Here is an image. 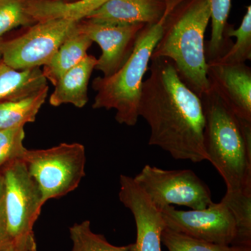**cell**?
Masks as SVG:
<instances>
[{"label": "cell", "instance_id": "1", "mask_svg": "<svg viewBox=\"0 0 251 251\" xmlns=\"http://www.w3.org/2000/svg\"><path fill=\"white\" fill-rule=\"evenodd\" d=\"M148 70L138 112L151 130L149 145L161 148L175 159L208 161L201 98L181 80L170 59H151Z\"/></svg>", "mask_w": 251, "mask_h": 251}, {"label": "cell", "instance_id": "2", "mask_svg": "<svg viewBox=\"0 0 251 251\" xmlns=\"http://www.w3.org/2000/svg\"><path fill=\"white\" fill-rule=\"evenodd\" d=\"M166 19L151 59H170L180 78L201 98L209 90L206 29L211 20L208 0H166Z\"/></svg>", "mask_w": 251, "mask_h": 251}, {"label": "cell", "instance_id": "3", "mask_svg": "<svg viewBox=\"0 0 251 251\" xmlns=\"http://www.w3.org/2000/svg\"><path fill=\"white\" fill-rule=\"evenodd\" d=\"M208 161L227 191L251 192V122L237 118L212 87L201 97Z\"/></svg>", "mask_w": 251, "mask_h": 251}, {"label": "cell", "instance_id": "4", "mask_svg": "<svg viewBox=\"0 0 251 251\" xmlns=\"http://www.w3.org/2000/svg\"><path fill=\"white\" fill-rule=\"evenodd\" d=\"M165 19L166 11L158 22L143 27L129 57L115 74L94 79L92 87L97 95L92 108L115 109V120L120 125L133 126L138 123L144 76L161 39Z\"/></svg>", "mask_w": 251, "mask_h": 251}, {"label": "cell", "instance_id": "5", "mask_svg": "<svg viewBox=\"0 0 251 251\" xmlns=\"http://www.w3.org/2000/svg\"><path fill=\"white\" fill-rule=\"evenodd\" d=\"M23 161L40 188L45 203L75 191L85 176V148L80 143L27 150Z\"/></svg>", "mask_w": 251, "mask_h": 251}, {"label": "cell", "instance_id": "6", "mask_svg": "<svg viewBox=\"0 0 251 251\" xmlns=\"http://www.w3.org/2000/svg\"><path fill=\"white\" fill-rule=\"evenodd\" d=\"M77 23L63 18L39 21L17 37L0 39L1 60L17 70L45 66L63 43L76 32Z\"/></svg>", "mask_w": 251, "mask_h": 251}, {"label": "cell", "instance_id": "7", "mask_svg": "<svg viewBox=\"0 0 251 251\" xmlns=\"http://www.w3.org/2000/svg\"><path fill=\"white\" fill-rule=\"evenodd\" d=\"M133 179L160 210L172 204L202 209L213 202L207 185L191 170L167 171L146 165Z\"/></svg>", "mask_w": 251, "mask_h": 251}, {"label": "cell", "instance_id": "8", "mask_svg": "<svg viewBox=\"0 0 251 251\" xmlns=\"http://www.w3.org/2000/svg\"><path fill=\"white\" fill-rule=\"evenodd\" d=\"M4 181L5 209L11 239L31 233L41 208L42 193L23 159L8 163L0 171Z\"/></svg>", "mask_w": 251, "mask_h": 251}, {"label": "cell", "instance_id": "9", "mask_svg": "<svg viewBox=\"0 0 251 251\" xmlns=\"http://www.w3.org/2000/svg\"><path fill=\"white\" fill-rule=\"evenodd\" d=\"M166 227L200 240L232 246L235 222L228 206L222 201L202 209L178 210L172 205L161 209Z\"/></svg>", "mask_w": 251, "mask_h": 251}, {"label": "cell", "instance_id": "10", "mask_svg": "<svg viewBox=\"0 0 251 251\" xmlns=\"http://www.w3.org/2000/svg\"><path fill=\"white\" fill-rule=\"evenodd\" d=\"M146 25H114L83 19L77 23V31L85 34L101 49L96 70L103 77L115 74L131 54L140 31Z\"/></svg>", "mask_w": 251, "mask_h": 251}, {"label": "cell", "instance_id": "11", "mask_svg": "<svg viewBox=\"0 0 251 251\" xmlns=\"http://www.w3.org/2000/svg\"><path fill=\"white\" fill-rule=\"evenodd\" d=\"M120 184V202L131 211L136 226L134 251H162L161 234L166 226L161 210L133 177L122 175Z\"/></svg>", "mask_w": 251, "mask_h": 251}, {"label": "cell", "instance_id": "12", "mask_svg": "<svg viewBox=\"0 0 251 251\" xmlns=\"http://www.w3.org/2000/svg\"><path fill=\"white\" fill-rule=\"evenodd\" d=\"M208 77L237 118L251 122V69L245 63L209 62Z\"/></svg>", "mask_w": 251, "mask_h": 251}, {"label": "cell", "instance_id": "13", "mask_svg": "<svg viewBox=\"0 0 251 251\" xmlns=\"http://www.w3.org/2000/svg\"><path fill=\"white\" fill-rule=\"evenodd\" d=\"M166 8V0H108L85 19L107 24H153Z\"/></svg>", "mask_w": 251, "mask_h": 251}, {"label": "cell", "instance_id": "14", "mask_svg": "<svg viewBox=\"0 0 251 251\" xmlns=\"http://www.w3.org/2000/svg\"><path fill=\"white\" fill-rule=\"evenodd\" d=\"M97 64L94 56H87L80 63L64 74L54 85L49 103L54 107L71 103L78 108L88 103V85Z\"/></svg>", "mask_w": 251, "mask_h": 251}, {"label": "cell", "instance_id": "15", "mask_svg": "<svg viewBox=\"0 0 251 251\" xmlns=\"http://www.w3.org/2000/svg\"><path fill=\"white\" fill-rule=\"evenodd\" d=\"M46 86L40 68L17 70L0 60V103L27 98Z\"/></svg>", "mask_w": 251, "mask_h": 251}, {"label": "cell", "instance_id": "16", "mask_svg": "<svg viewBox=\"0 0 251 251\" xmlns=\"http://www.w3.org/2000/svg\"><path fill=\"white\" fill-rule=\"evenodd\" d=\"M108 0H76L66 2L53 0H29L27 11L35 22L63 19L80 21Z\"/></svg>", "mask_w": 251, "mask_h": 251}, {"label": "cell", "instance_id": "17", "mask_svg": "<svg viewBox=\"0 0 251 251\" xmlns=\"http://www.w3.org/2000/svg\"><path fill=\"white\" fill-rule=\"evenodd\" d=\"M93 41L77 31L61 45L53 57L44 66V76L54 86L68 71L76 66L86 56Z\"/></svg>", "mask_w": 251, "mask_h": 251}, {"label": "cell", "instance_id": "18", "mask_svg": "<svg viewBox=\"0 0 251 251\" xmlns=\"http://www.w3.org/2000/svg\"><path fill=\"white\" fill-rule=\"evenodd\" d=\"M49 86L27 98L0 103V130L25 126L36 121V116L45 103Z\"/></svg>", "mask_w": 251, "mask_h": 251}, {"label": "cell", "instance_id": "19", "mask_svg": "<svg viewBox=\"0 0 251 251\" xmlns=\"http://www.w3.org/2000/svg\"><path fill=\"white\" fill-rule=\"evenodd\" d=\"M211 10V34L205 43L206 62L217 60L231 47V41L226 35L227 19L231 9V0H208Z\"/></svg>", "mask_w": 251, "mask_h": 251}, {"label": "cell", "instance_id": "20", "mask_svg": "<svg viewBox=\"0 0 251 251\" xmlns=\"http://www.w3.org/2000/svg\"><path fill=\"white\" fill-rule=\"evenodd\" d=\"M235 222V238L232 246L251 249V192L226 191L222 199Z\"/></svg>", "mask_w": 251, "mask_h": 251}, {"label": "cell", "instance_id": "21", "mask_svg": "<svg viewBox=\"0 0 251 251\" xmlns=\"http://www.w3.org/2000/svg\"><path fill=\"white\" fill-rule=\"evenodd\" d=\"M227 37L235 36L236 41L224 56L214 61L220 64H240L251 59V6L247 7V12L237 29L228 24L226 29ZM209 63V62H208Z\"/></svg>", "mask_w": 251, "mask_h": 251}, {"label": "cell", "instance_id": "22", "mask_svg": "<svg viewBox=\"0 0 251 251\" xmlns=\"http://www.w3.org/2000/svg\"><path fill=\"white\" fill-rule=\"evenodd\" d=\"M72 251H134V244L117 247L102 234L94 233L89 221L73 225L69 228Z\"/></svg>", "mask_w": 251, "mask_h": 251}, {"label": "cell", "instance_id": "23", "mask_svg": "<svg viewBox=\"0 0 251 251\" xmlns=\"http://www.w3.org/2000/svg\"><path fill=\"white\" fill-rule=\"evenodd\" d=\"M161 242L168 251H251V249L220 245L200 240L166 227L161 234Z\"/></svg>", "mask_w": 251, "mask_h": 251}, {"label": "cell", "instance_id": "24", "mask_svg": "<svg viewBox=\"0 0 251 251\" xmlns=\"http://www.w3.org/2000/svg\"><path fill=\"white\" fill-rule=\"evenodd\" d=\"M28 0H0V39L20 26L35 23L27 11Z\"/></svg>", "mask_w": 251, "mask_h": 251}, {"label": "cell", "instance_id": "25", "mask_svg": "<svg viewBox=\"0 0 251 251\" xmlns=\"http://www.w3.org/2000/svg\"><path fill=\"white\" fill-rule=\"evenodd\" d=\"M25 138L24 126L0 130V171L9 162L23 159L27 150L23 145Z\"/></svg>", "mask_w": 251, "mask_h": 251}, {"label": "cell", "instance_id": "26", "mask_svg": "<svg viewBox=\"0 0 251 251\" xmlns=\"http://www.w3.org/2000/svg\"><path fill=\"white\" fill-rule=\"evenodd\" d=\"M12 241L9 235L7 216L5 209L4 181L0 175V250Z\"/></svg>", "mask_w": 251, "mask_h": 251}, {"label": "cell", "instance_id": "27", "mask_svg": "<svg viewBox=\"0 0 251 251\" xmlns=\"http://www.w3.org/2000/svg\"><path fill=\"white\" fill-rule=\"evenodd\" d=\"M0 251H38L34 232L13 239Z\"/></svg>", "mask_w": 251, "mask_h": 251}, {"label": "cell", "instance_id": "28", "mask_svg": "<svg viewBox=\"0 0 251 251\" xmlns=\"http://www.w3.org/2000/svg\"><path fill=\"white\" fill-rule=\"evenodd\" d=\"M53 1H66V2H70V1H72V0H53Z\"/></svg>", "mask_w": 251, "mask_h": 251}, {"label": "cell", "instance_id": "29", "mask_svg": "<svg viewBox=\"0 0 251 251\" xmlns=\"http://www.w3.org/2000/svg\"><path fill=\"white\" fill-rule=\"evenodd\" d=\"M1 59V54H0V60Z\"/></svg>", "mask_w": 251, "mask_h": 251}]
</instances>
